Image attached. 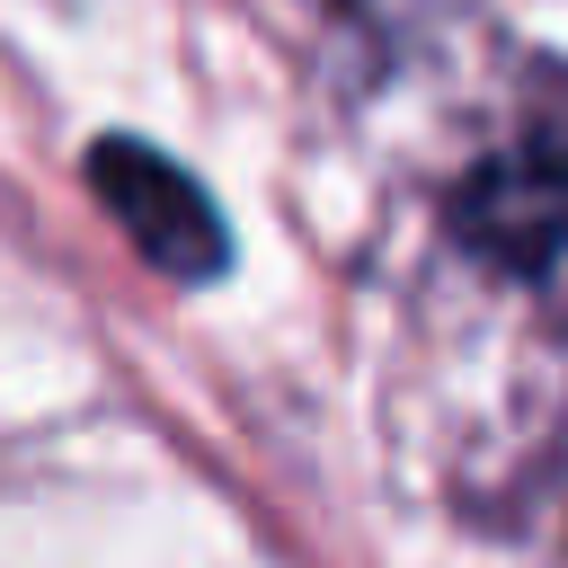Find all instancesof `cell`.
<instances>
[{"label":"cell","instance_id":"1","mask_svg":"<svg viewBox=\"0 0 568 568\" xmlns=\"http://www.w3.org/2000/svg\"><path fill=\"white\" fill-rule=\"evenodd\" d=\"M453 231L479 266L568 284V71L550 62L524 89V115L453 186Z\"/></svg>","mask_w":568,"mask_h":568},{"label":"cell","instance_id":"3","mask_svg":"<svg viewBox=\"0 0 568 568\" xmlns=\"http://www.w3.org/2000/svg\"><path fill=\"white\" fill-rule=\"evenodd\" d=\"M320 9H390V0H320Z\"/></svg>","mask_w":568,"mask_h":568},{"label":"cell","instance_id":"2","mask_svg":"<svg viewBox=\"0 0 568 568\" xmlns=\"http://www.w3.org/2000/svg\"><path fill=\"white\" fill-rule=\"evenodd\" d=\"M89 186H98V204L115 213V231H124L160 275L204 284V275L231 266V231H222L213 195H204L169 151L133 142V133H106V142H89Z\"/></svg>","mask_w":568,"mask_h":568}]
</instances>
